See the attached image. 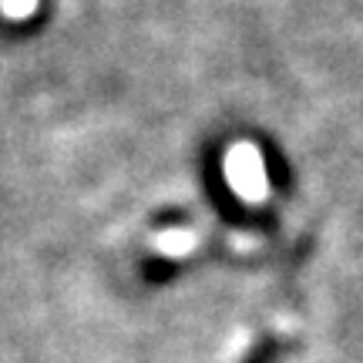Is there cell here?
<instances>
[{
  "label": "cell",
  "mask_w": 363,
  "mask_h": 363,
  "mask_svg": "<svg viewBox=\"0 0 363 363\" xmlns=\"http://www.w3.org/2000/svg\"><path fill=\"white\" fill-rule=\"evenodd\" d=\"M162 249H169L172 256H179V252H185V249H192V235L189 233H172L162 239Z\"/></svg>",
  "instance_id": "cell-2"
},
{
  "label": "cell",
  "mask_w": 363,
  "mask_h": 363,
  "mask_svg": "<svg viewBox=\"0 0 363 363\" xmlns=\"http://www.w3.org/2000/svg\"><path fill=\"white\" fill-rule=\"evenodd\" d=\"M242 148V162H246V169H239V165H233L229 162V172H233V185L239 189V192L246 195V199H262L266 195V175H262V162L259 155L249 148V145H239Z\"/></svg>",
  "instance_id": "cell-1"
}]
</instances>
